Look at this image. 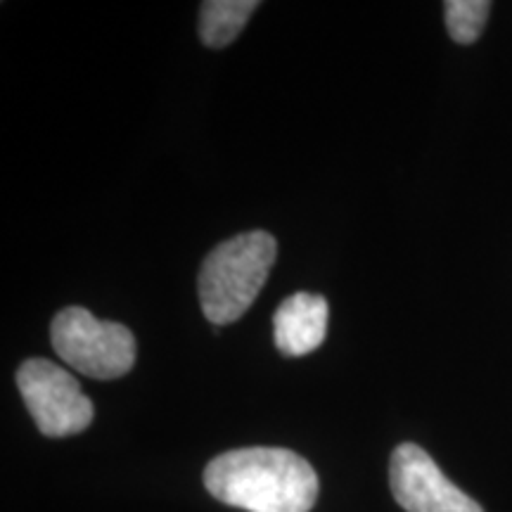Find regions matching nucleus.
I'll return each instance as SVG.
<instances>
[{"instance_id":"f257e3e1","label":"nucleus","mask_w":512,"mask_h":512,"mask_svg":"<svg viewBox=\"0 0 512 512\" xmlns=\"http://www.w3.org/2000/svg\"><path fill=\"white\" fill-rule=\"evenodd\" d=\"M216 501L249 512H309L318 498L311 463L287 448H238L221 453L204 470Z\"/></svg>"},{"instance_id":"f03ea898","label":"nucleus","mask_w":512,"mask_h":512,"mask_svg":"<svg viewBox=\"0 0 512 512\" xmlns=\"http://www.w3.org/2000/svg\"><path fill=\"white\" fill-rule=\"evenodd\" d=\"M275 254L278 242L266 230L235 235L211 249L197 278L209 323L228 325L245 316L268 280Z\"/></svg>"},{"instance_id":"7ed1b4c3","label":"nucleus","mask_w":512,"mask_h":512,"mask_svg":"<svg viewBox=\"0 0 512 512\" xmlns=\"http://www.w3.org/2000/svg\"><path fill=\"white\" fill-rule=\"evenodd\" d=\"M50 342L69 368L95 380H117L136 363L131 330L112 320H98L81 306L57 313L50 325Z\"/></svg>"},{"instance_id":"20e7f679","label":"nucleus","mask_w":512,"mask_h":512,"mask_svg":"<svg viewBox=\"0 0 512 512\" xmlns=\"http://www.w3.org/2000/svg\"><path fill=\"white\" fill-rule=\"evenodd\" d=\"M17 387L36 427L46 437H72L93 422V403L81 392L69 370L48 361L29 358L17 370Z\"/></svg>"},{"instance_id":"39448f33","label":"nucleus","mask_w":512,"mask_h":512,"mask_svg":"<svg viewBox=\"0 0 512 512\" xmlns=\"http://www.w3.org/2000/svg\"><path fill=\"white\" fill-rule=\"evenodd\" d=\"M389 484L406 512H484L475 498L446 479L425 448L401 444L389 463Z\"/></svg>"},{"instance_id":"423d86ee","label":"nucleus","mask_w":512,"mask_h":512,"mask_svg":"<svg viewBox=\"0 0 512 512\" xmlns=\"http://www.w3.org/2000/svg\"><path fill=\"white\" fill-rule=\"evenodd\" d=\"M330 306L320 294L297 292L273 313L275 347L285 356H304L323 344Z\"/></svg>"},{"instance_id":"0eeeda50","label":"nucleus","mask_w":512,"mask_h":512,"mask_svg":"<svg viewBox=\"0 0 512 512\" xmlns=\"http://www.w3.org/2000/svg\"><path fill=\"white\" fill-rule=\"evenodd\" d=\"M259 8L256 0H207L200 10V38L209 48H226Z\"/></svg>"},{"instance_id":"6e6552de","label":"nucleus","mask_w":512,"mask_h":512,"mask_svg":"<svg viewBox=\"0 0 512 512\" xmlns=\"http://www.w3.org/2000/svg\"><path fill=\"white\" fill-rule=\"evenodd\" d=\"M446 10V29L456 43L470 46L482 36L486 19H489L491 3L489 0H448Z\"/></svg>"}]
</instances>
